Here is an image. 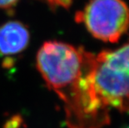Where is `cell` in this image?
Wrapping results in <instances>:
<instances>
[{
    "label": "cell",
    "mask_w": 129,
    "mask_h": 128,
    "mask_svg": "<svg viewBox=\"0 0 129 128\" xmlns=\"http://www.w3.org/2000/svg\"><path fill=\"white\" fill-rule=\"evenodd\" d=\"M97 57L91 54L80 76L57 95L64 106L69 128H103L110 123V109L96 89L93 74Z\"/></svg>",
    "instance_id": "6da1fadb"
},
{
    "label": "cell",
    "mask_w": 129,
    "mask_h": 128,
    "mask_svg": "<svg viewBox=\"0 0 129 128\" xmlns=\"http://www.w3.org/2000/svg\"><path fill=\"white\" fill-rule=\"evenodd\" d=\"M75 19L97 39L116 42L129 28V8L123 0H90Z\"/></svg>",
    "instance_id": "7a4b0ae2"
},
{
    "label": "cell",
    "mask_w": 129,
    "mask_h": 128,
    "mask_svg": "<svg viewBox=\"0 0 129 128\" xmlns=\"http://www.w3.org/2000/svg\"><path fill=\"white\" fill-rule=\"evenodd\" d=\"M93 80L98 95L110 110L129 112V75L109 68L97 59Z\"/></svg>",
    "instance_id": "3957f363"
},
{
    "label": "cell",
    "mask_w": 129,
    "mask_h": 128,
    "mask_svg": "<svg viewBox=\"0 0 129 128\" xmlns=\"http://www.w3.org/2000/svg\"><path fill=\"white\" fill-rule=\"evenodd\" d=\"M30 32L18 21H9L0 27V55L13 56L22 53L28 47Z\"/></svg>",
    "instance_id": "277c9868"
},
{
    "label": "cell",
    "mask_w": 129,
    "mask_h": 128,
    "mask_svg": "<svg viewBox=\"0 0 129 128\" xmlns=\"http://www.w3.org/2000/svg\"><path fill=\"white\" fill-rule=\"evenodd\" d=\"M97 59L109 68L129 75V39L114 51H103L98 53Z\"/></svg>",
    "instance_id": "5b68a950"
},
{
    "label": "cell",
    "mask_w": 129,
    "mask_h": 128,
    "mask_svg": "<svg viewBox=\"0 0 129 128\" xmlns=\"http://www.w3.org/2000/svg\"><path fill=\"white\" fill-rule=\"evenodd\" d=\"M19 0H0V9H7L14 7Z\"/></svg>",
    "instance_id": "8992f818"
},
{
    "label": "cell",
    "mask_w": 129,
    "mask_h": 128,
    "mask_svg": "<svg viewBox=\"0 0 129 128\" xmlns=\"http://www.w3.org/2000/svg\"><path fill=\"white\" fill-rule=\"evenodd\" d=\"M127 128H129V126H128V127H127Z\"/></svg>",
    "instance_id": "52a82bcc"
}]
</instances>
